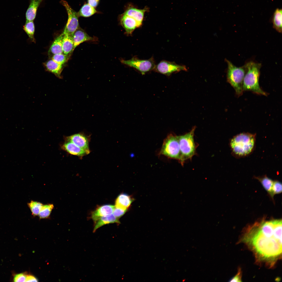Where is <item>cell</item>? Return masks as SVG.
Returning <instances> with one entry per match:
<instances>
[{
  "mask_svg": "<svg viewBox=\"0 0 282 282\" xmlns=\"http://www.w3.org/2000/svg\"><path fill=\"white\" fill-rule=\"evenodd\" d=\"M243 240L261 259L274 262L281 254V220H263L254 224Z\"/></svg>",
  "mask_w": 282,
  "mask_h": 282,
  "instance_id": "1",
  "label": "cell"
},
{
  "mask_svg": "<svg viewBox=\"0 0 282 282\" xmlns=\"http://www.w3.org/2000/svg\"><path fill=\"white\" fill-rule=\"evenodd\" d=\"M256 142V134L242 133L234 136L230 145L232 152L236 157H241L250 154L254 150Z\"/></svg>",
  "mask_w": 282,
  "mask_h": 282,
  "instance_id": "2",
  "label": "cell"
},
{
  "mask_svg": "<svg viewBox=\"0 0 282 282\" xmlns=\"http://www.w3.org/2000/svg\"><path fill=\"white\" fill-rule=\"evenodd\" d=\"M246 71L242 84L244 91H250L259 95L267 96V94L260 87L259 83L261 63L250 61L245 64Z\"/></svg>",
  "mask_w": 282,
  "mask_h": 282,
  "instance_id": "3",
  "label": "cell"
},
{
  "mask_svg": "<svg viewBox=\"0 0 282 282\" xmlns=\"http://www.w3.org/2000/svg\"><path fill=\"white\" fill-rule=\"evenodd\" d=\"M226 61L228 66L227 81L234 89L236 95L240 96L243 92V82L246 71L245 66L244 65L242 67H238L228 60L226 59Z\"/></svg>",
  "mask_w": 282,
  "mask_h": 282,
  "instance_id": "4",
  "label": "cell"
},
{
  "mask_svg": "<svg viewBox=\"0 0 282 282\" xmlns=\"http://www.w3.org/2000/svg\"><path fill=\"white\" fill-rule=\"evenodd\" d=\"M195 127L184 135L178 136L180 152V162L182 164L187 159L191 158L195 154V146L194 139Z\"/></svg>",
  "mask_w": 282,
  "mask_h": 282,
  "instance_id": "5",
  "label": "cell"
},
{
  "mask_svg": "<svg viewBox=\"0 0 282 282\" xmlns=\"http://www.w3.org/2000/svg\"><path fill=\"white\" fill-rule=\"evenodd\" d=\"M159 155L180 161V152L178 136L168 135L163 141Z\"/></svg>",
  "mask_w": 282,
  "mask_h": 282,
  "instance_id": "6",
  "label": "cell"
},
{
  "mask_svg": "<svg viewBox=\"0 0 282 282\" xmlns=\"http://www.w3.org/2000/svg\"><path fill=\"white\" fill-rule=\"evenodd\" d=\"M60 2L65 7L68 15L67 21L63 33L64 34L73 36L79 27L78 22L79 16L78 12L72 9L66 1L61 0Z\"/></svg>",
  "mask_w": 282,
  "mask_h": 282,
  "instance_id": "7",
  "label": "cell"
},
{
  "mask_svg": "<svg viewBox=\"0 0 282 282\" xmlns=\"http://www.w3.org/2000/svg\"><path fill=\"white\" fill-rule=\"evenodd\" d=\"M121 62L124 64L136 69L142 74L154 69L156 66L152 58L148 60H143L134 56L129 60H122Z\"/></svg>",
  "mask_w": 282,
  "mask_h": 282,
  "instance_id": "8",
  "label": "cell"
},
{
  "mask_svg": "<svg viewBox=\"0 0 282 282\" xmlns=\"http://www.w3.org/2000/svg\"><path fill=\"white\" fill-rule=\"evenodd\" d=\"M157 72L167 75L181 70H186L185 67L166 61H162L156 65L154 69Z\"/></svg>",
  "mask_w": 282,
  "mask_h": 282,
  "instance_id": "9",
  "label": "cell"
},
{
  "mask_svg": "<svg viewBox=\"0 0 282 282\" xmlns=\"http://www.w3.org/2000/svg\"><path fill=\"white\" fill-rule=\"evenodd\" d=\"M147 7L143 9L137 8L131 4H130L125 9L124 13L128 16L132 17L137 22L139 27L142 25L145 12L148 10Z\"/></svg>",
  "mask_w": 282,
  "mask_h": 282,
  "instance_id": "10",
  "label": "cell"
},
{
  "mask_svg": "<svg viewBox=\"0 0 282 282\" xmlns=\"http://www.w3.org/2000/svg\"><path fill=\"white\" fill-rule=\"evenodd\" d=\"M119 21L121 25L128 35L131 34L136 28L139 27L137 22L134 19L127 16L124 13L120 16Z\"/></svg>",
  "mask_w": 282,
  "mask_h": 282,
  "instance_id": "11",
  "label": "cell"
},
{
  "mask_svg": "<svg viewBox=\"0 0 282 282\" xmlns=\"http://www.w3.org/2000/svg\"><path fill=\"white\" fill-rule=\"evenodd\" d=\"M67 140L84 150L89 154L90 153L89 140L84 134L80 133L74 134L67 137Z\"/></svg>",
  "mask_w": 282,
  "mask_h": 282,
  "instance_id": "12",
  "label": "cell"
},
{
  "mask_svg": "<svg viewBox=\"0 0 282 282\" xmlns=\"http://www.w3.org/2000/svg\"><path fill=\"white\" fill-rule=\"evenodd\" d=\"M74 43V50L81 43L86 41H93L96 40L94 37L88 35L82 29L79 27L75 31L72 36Z\"/></svg>",
  "mask_w": 282,
  "mask_h": 282,
  "instance_id": "13",
  "label": "cell"
},
{
  "mask_svg": "<svg viewBox=\"0 0 282 282\" xmlns=\"http://www.w3.org/2000/svg\"><path fill=\"white\" fill-rule=\"evenodd\" d=\"M115 206L110 204H105L100 206L92 213L91 218L94 224L100 218L112 214Z\"/></svg>",
  "mask_w": 282,
  "mask_h": 282,
  "instance_id": "14",
  "label": "cell"
},
{
  "mask_svg": "<svg viewBox=\"0 0 282 282\" xmlns=\"http://www.w3.org/2000/svg\"><path fill=\"white\" fill-rule=\"evenodd\" d=\"M62 147L63 150L69 154L78 156H83L89 154L84 150L70 141L66 142Z\"/></svg>",
  "mask_w": 282,
  "mask_h": 282,
  "instance_id": "15",
  "label": "cell"
},
{
  "mask_svg": "<svg viewBox=\"0 0 282 282\" xmlns=\"http://www.w3.org/2000/svg\"><path fill=\"white\" fill-rule=\"evenodd\" d=\"M133 201V199L130 195L125 193L119 195L116 199L115 207L127 209Z\"/></svg>",
  "mask_w": 282,
  "mask_h": 282,
  "instance_id": "16",
  "label": "cell"
},
{
  "mask_svg": "<svg viewBox=\"0 0 282 282\" xmlns=\"http://www.w3.org/2000/svg\"><path fill=\"white\" fill-rule=\"evenodd\" d=\"M116 223L120 224L119 219L113 214L102 217L98 219L94 224L93 232L94 233L99 228L106 224Z\"/></svg>",
  "mask_w": 282,
  "mask_h": 282,
  "instance_id": "17",
  "label": "cell"
},
{
  "mask_svg": "<svg viewBox=\"0 0 282 282\" xmlns=\"http://www.w3.org/2000/svg\"><path fill=\"white\" fill-rule=\"evenodd\" d=\"M44 0H31L26 13V21H33L39 6Z\"/></svg>",
  "mask_w": 282,
  "mask_h": 282,
  "instance_id": "18",
  "label": "cell"
},
{
  "mask_svg": "<svg viewBox=\"0 0 282 282\" xmlns=\"http://www.w3.org/2000/svg\"><path fill=\"white\" fill-rule=\"evenodd\" d=\"M64 35L62 33L53 42L48 51V55L50 57L55 54L63 53L62 42Z\"/></svg>",
  "mask_w": 282,
  "mask_h": 282,
  "instance_id": "19",
  "label": "cell"
},
{
  "mask_svg": "<svg viewBox=\"0 0 282 282\" xmlns=\"http://www.w3.org/2000/svg\"><path fill=\"white\" fill-rule=\"evenodd\" d=\"M64 34L62 42L63 53L70 56L74 50L72 36L66 34Z\"/></svg>",
  "mask_w": 282,
  "mask_h": 282,
  "instance_id": "20",
  "label": "cell"
},
{
  "mask_svg": "<svg viewBox=\"0 0 282 282\" xmlns=\"http://www.w3.org/2000/svg\"><path fill=\"white\" fill-rule=\"evenodd\" d=\"M44 65L48 71L53 73L58 78H61L63 65L56 62L52 59L46 61L44 63Z\"/></svg>",
  "mask_w": 282,
  "mask_h": 282,
  "instance_id": "21",
  "label": "cell"
},
{
  "mask_svg": "<svg viewBox=\"0 0 282 282\" xmlns=\"http://www.w3.org/2000/svg\"><path fill=\"white\" fill-rule=\"evenodd\" d=\"M282 11L281 9H276L273 14L272 20L273 28L280 33L282 32Z\"/></svg>",
  "mask_w": 282,
  "mask_h": 282,
  "instance_id": "22",
  "label": "cell"
},
{
  "mask_svg": "<svg viewBox=\"0 0 282 282\" xmlns=\"http://www.w3.org/2000/svg\"><path fill=\"white\" fill-rule=\"evenodd\" d=\"M255 178L261 183L263 188L273 199L272 194V189L274 181L266 175L260 177H255Z\"/></svg>",
  "mask_w": 282,
  "mask_h": 282,
  "instance_id": "23",
  "label": "cell"
},
{
  "mask_svg": "<svg viewBox=\"0 0 282 282\" xmlns=\"http://www.w3.org/2000/svg\"><path fill=\"white\" fill-rule=\"evenodd\" d=\"M97 12L95 8L88 3L84 4L78 12L79 16L88 17L91 16Z\"/></svg>",
  "mask_w": 282,
  "mask_h": 282,
  "instance_id": "24",
  "label": "cell"
},
{
  "mask_svg": "<svg viewBox=\"0 0 282 282\" xmlns=\"http://www.w3.org/2000/svg\"><path fill=\"white\" fill-rule=\"evenodd\" d=\"M23 29L31 40L34 42L35 26L33 21H26L23 26Z\"/></svg>",
  "mask_w": 282,
  "mask_h": 282,
  "instance_id": "25",
  "label": "cell"
},
{
  "mask_svg": "<svg viewBox=\"0 0 282 282\" xmlns=\"http://www.w3.org/2000/svg\"><path fill=\"white\" fill-rule=\"evenodd\" d=\"M54 208V206L52 204L43 205L38 215L40 219L48 218Z\"/></svg>",
  "mask_w": 282,
  "mask_h": 282,
  "instance_id": "26",
  "label": "cell"
},
{
  "mask_svg": "<svg viewBox=\"0 0 282 282\" xmlns=\"http://www.w3.org/2000/svg\"><path fill=\"white\" fill-rule=\"evenodd\" d=\"M27 204L33 216L38 215L43 205L40 202L33 201H31Z\"/></svg>",
  "mask_w": 282,
  "mask_h": 282,
  "instance_id": "27",
  "label": "cell"
},
{
  "mask_svg": "<svg viewBox=\"0 0 282 282\" xmlns=\"http://www.w3.org/2000/svg\"><path fill=\"white\" fill-rule=\"evenodd\" d=\"M70 56L62 53L54 55L51 58L56 62L63 65L67 61Z\"/></svg>",
  "mask_w": 282,
  "mask_h": 282,
  "instance_id": "28",
  "label": "cell"
},
{
  "mask_svg": "<svg viewBox=\"0 0 282 282\" xmlns=\"http://www.w3.org/2000/svg\"><path fill=\"white\" fill-rule=\"evenodd\" d=\"M282 191L281 183L277 180L274 181L272 189V194L273 198L274 195L281 193Z\"/></svg>",
  "mask_w": 282,
  "mask_h": 282,
  "instance_id": "29",
  "label": "cell"
},
{
  "mask_svg": "<svg viewBox=\"0 0 282 282\" xmlns=\"http://www.w3.org/2000/svg\"><path fill=\"white\" fill-rule=\"evenodd\" d=\"M127 210V209L116 208L115 206L113 213V214L119 219L125 213Z\"/></svg>",
  "mask_w": 282,
  "mask_h": 282,
  "instance_id": "30",
  "label": "cell"
},
{
  "mask_svg": "<svg viewBox=\"0 0 282 282\" xmlns=\"http://www.w3.org/2000/svg\"><path fill=\"white\" fill-rule=\"evenodd\" d=\"M27 275L25 273H21L15 275L13 278L14 282H25Z\"/></svg>",
  "mask_w": 282,
  "mask_h": 282,
  "instance_id": "31",
  "label": "cell"
},
{
  "mask_svg": "<svg viewBox=\"0 0 282 282\" xmlns=\"http://www.w3.org/2000/svg\"><path fill=\"white\" fill-rule=\"evenodd\" d=\"M241 272L240 270L238 271L237 274L233 277L232 278L230 282H241Z\"/></svg>",
  "mask_w": 282,
  "mask_h": 282,
  "instance_id": "32",
  "label": "cell"
},
{
  "mask_svg": "<svg viewBox=\"0 0 282 282\" xmlns=\"http://www.w3.org/2000/svg\"><path fill=\"white\" fill-rule=\"evenodd\" d=\"M37 279L34 276L31 275H27L25 282H37Z\"/></svg>",
  "mask_w": 282,
  "mask_h": 282,
  "instance_id": "33",
  "label": "cell"
},
{
  "mask_svg": "<svg viewBox=\"0 0 282 282\" xmlns=\"http://www.w3.org/2000/svg\"><path fill=\"white\" fill-rule=\"evenodd\" d=\"M99 1L97 0H88V3L90 6L95 8L98 5Z\"/></svg>",
  "mask_w": 282,
  "mask_h": 282,
  "instance_id": "34",
  "label": "cell"
},
{
  "mask_svg": "<svg viewBox=\"0 0 282 282\" xmlns=\"http://www.w3.org/2000/svg\"><path fill=\"white\" fill-rule=\"evenodd\" d=\"M98 0V1H99V0Z\"/></svg>",
  "mask_w": 282,
  "mask_h": 282,
  "instance_id": "35",
  "label": "cell"
}]
</instances>
